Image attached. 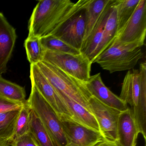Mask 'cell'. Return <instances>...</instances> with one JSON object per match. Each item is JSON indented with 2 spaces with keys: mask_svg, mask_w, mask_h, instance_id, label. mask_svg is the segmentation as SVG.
<instances>
[{
  "mask_svg": "<svg viewBox=\"0 0 146 146\" xmlns=\"http://www.w3.org/2000/svg\"><path fill=\"white\" fill-rule=\"evenodd\" d=\"M11 146H40L30 132L12 141Z\"/></svg>",
  "mask_w": 146,
  "mask_h": 146,
  "instance_id": "cell-27",
  "label": "cell"
},
{
  "mask_svg": "<svg viewBox=\"0 0 146 146\" xmlns=\"http://www.w3.org/2000/svg\"><path fill=\"white\" fill-rule=\"evenodd\" d=\"M140 1V0H115L113 5L117 12V33L130 18Z\"/></svg>",
  "mask_w": 146,
  "mask_h": 146,
  "instance_id": "cell-20",
  "label": "cell"
},
{
  "mask_svg": "<svg viewBox=\"0 0 146 146\" xmlns=\"http://www.w3.org/2000/svg\"><path fill=\"white\" fill-rule=\"evenodd\" d=\"M85 84L91 96L102 103L120 111H125L129 108L119 96L113 94L105 85L100 73L90 76Z\"/></svg>",
  "mask_w": 146,
  "mask_h": 146,
  "instance_id": "cell-12",
  "label": "cell"
},
{
  "mask_svg": "<svg viewBox=\"0 0 146 146\" xmlns=\"http://www.w3.org/2000/svg\"><path fill=\"white\" fill-rule=\"evenodd\" d=\"M97 146H119L116 141H110L105 140Z\"/></svg>",
  "mask_w": 146,
  "mask_h": 146,
  "instance_id": "cell-28",
  "label": "cell"
},
{
  "mask_svg": "<svg viewBox=\"0 0 146 146\" xmlns=\"http://www.w3.org/2000/svg\"><path fill=\"white\" fill-rule=\"evenodd\" d=\"M111 0H90L85 8L86 27L83 42L89 37ZM83 43V42H82Z\"/></svg>",
  "mask_w": 146,
  "mask_h": 146,
  "instance_id": "cell-18",
  "label": "cell"
},
{
  "mask_svg": "<svg viewBox=\"0 0 146 146\" xmlns=\"http://www.w3.org/2000/svg\"><path fill=\"white\" fill-rule=\"evenodd\" d=\"M24 104L12 101L0 96V114L20 110Z\"/></svg>",
  "mask_w": 146,
  "mask_h": 146,
  "instance_id": "cell-26",
  "label": "cell"
},
{
  "mask_svg": "<svg viewBox=\"0 0 146 146\" xmlns=\"http://www.w3.org/2000/svg\"><path fill=\"white\" fill-rule=\"evenodd\" d=\"M40 41L44 50L74 54H79L81 53L79 50L72 47L53 35L40 38Z\"/></svg>",
  "mask_w": 146,
  "mask_h": 146,
  "instance_id": "cell-23",
  "label": "cell"
},
{
  "mask_svg": "<svg viewBox=\"0 0 146 146\" xmlns=\"http://www.w3.org/2000/svg\"><path fill=\"white\" fill-rule=\"evenodd\" d=\"M86 7L70 18L52 35L80 51L85 32Z\"/></svg>",
  "mask_w": 146,
  "mask_h": 146,
  "instance_id": "cell-11",
  "label": "cell"
},
{
  "mask_svg": "<svg viewBox=\"0 0 146 146\" xmlns=\"http://www.w3.org/2000/svg\"><path fill=\"white\" fill-rule=\"evenodd\" d=\"M139 134L138 126L130 109L121 111L117 126L116 142L119 146H136Z\"/></svg>",
  "mask_w": 146,
  "mask_h": 146,
  "instance_id": "cell-14",
  "label": "cell"
},
{
  "mask_svg": "<svg viewBox=\"0 0 146 146\" xmlns=\"http://www.w3.org/2000/svg\"><path fill=\"white\" fill-rule=\"evenodd\" d=\"M0 96L12 101L25 104L26 92L23 87L0 76Z\"/></svg>",
  "mask_w": 146,
  "mask_h": 146,
  "instance_id": "cell-19",
  "label": "cell"
},
{
  "mask_svg": "<svg viewBox=\"0 0 146 146\" xmlns=\"http://www.w3.org/2000/svg\"><path fill=\"white\" fill-rule=\"evenodd\" d=\"M114 1V0H111L103 11L90 35L82 44L80 52L86 56L92 63L93 55L101 40L104 27Z\"/></svg>",
  "mask_w": 146,
  "mask_h": 146,
  "instance_id": "cell-16",
  "label": "cell"
},
{
  "mask_svg": "<svg viewBox=\"0 0 146 146\" xmlns=\"http://www.w3.org/2000/svg\"><path fill=\"white\" fill-rule=\"evenodd\" d=\"M143 56L141 48L135 45L111 46L96 58L97 63L110 73L134 69Z\"/></svg>",
  "mask_w": 146,
  "mask_h": 146,
  "instance_id": "cell-4",
  "label": "cell"
},
{
  "mask_svg": "<svg viewBox=\"0 0 146 146\" xmlns=\"http://www.w3.org/2000/svg\"><path fill=\"white\" fill-rule=\"evenodd\" d=\"M31 112V110L26 103L19 110L15 123L13 140L29 132Z\"/></svg>",
  "mask_w": 146,
  "mask_h": 146,
  "instance_id": "cell-25",
  "label": "cell"
},
{
  "mask_svg": "<svg viewBox=\"0 0 146 146\" xmlns=\"http://www.w3.org/2000/svg\"><path fill=\"white\" fill-rule=\"evenodd\" d=\"M17 39L16 30L0 12V76L7 71Z\"/></svg>",
  "mask_w": 146,
  "mask_h": 146,
  "instance_id": "cell-13",
  "label": "cell"
},
{
  "mask_svg": "<svg viewBox=\"0 0 146 146\" xmlns=\"http://www.w3.org/2000/svg\"><path fill=\"white\" fill-rule=\"evenodd\" d=\"M29 131L40 146H55L39 118L31 110Z\"/></svg>",
  "mask_w": 146,
  "mask_h": 146,
  "instance_id": "cell-21",
  "label": "cell"
},
{
  "mask_svg": "<svg viewBox=\"0 0 146 146\" xmlns=\"http://www.w3.org/2000/svg\"><path fill=\"white\" fill-rule=\"evenodd\" d=\"M119 98L128 106L133 114L139 134L146 139V63L139 70L128 71L123 81Z\"/></svg>",
  "mask_w": 146,
  "mask_h": 146,
  "instance_id": "cell-2",
  "label": "cell"
},
{
  "mask_svg": "<svg viewBox=\"0 0 146 146\" xmlns=\"http://www.w3.org/2000/svg\"><path fill=\"white\" fill-rule=\"evenodd\" d=\"M56 91L66 105L74 121L87 128L101 132L98 122L92 113L64 94Z\"/></svg>",
  "mask_w": 146,
  "mask_h": 146,
  "instance_id": "cell-15",
  "label": "cell"
},
{
  "mask_svg": "<svg viewBox=\"0 0 146 146\" xmlns=\"http://www.w3.org/2000/svg\"><path fill=\"white\" fill-rule=\"evenodd\" d=\"M90 0H41L33 10L29 23V37L52 35L65 22L87 6Z\"/></svg>",
  "mask_w": 146,
  "mask_h": 146,
  "instance_id": "cell-1",
  "label": "cell"
},
{
  "mask_svg": "<svg viewBox=\"0 0 146 146\" xmlns=\"http://www.w3.org/2000/svg\"><path fill=\"white\" fill-rule=\"evenodd\" d=\"M19 110L0 114V142L12 141Z\"/></svg>",
  "mask_w": 146,
  "mask_h": 146,
  "instance_id": "cell-22",
  "label": "cell"
},
{
  "mask_svg": "<svg viewBox=\"0 0 146 146\" xmlns=\"http://www.w3.org/2000/svg\"><path fill=\"white\" fill-rule=\"evenodd\" d=\"M59 120L65 137V146H97L106 140L100 131L87 128L72 119Z\"/></svg>",
  "mask_w": 146,
  "mask_h": 146,
  "instance_id": "cell-8",
  "label": "cell"
},
{
  "mask_svg": "<svg viewBox=\"0 0 146 146\" xmlns=\"http://www.w3.org/2000/svg\"><path fill=\"white\" fill-rule=\"evenodd\" d=\"M42 61L83 82L88 81L90 76L92 63L82 53L74 54L45 50Z\"/></svg>",
  "mask_w": 146,
  "mask_h": 146,
  "instance_id": "cell-6",
  "label": "cell"
},
{
  "mask_svg": "<svg viewBox=\"0 0 146 146\" xmlns=\"http://www.w3.org/2000/svg\"><path fill=\"white\" fill-rule=\"evenodd\" d=\"M12 141H6L0 142V146H11Z\"/></svg>",
  "mask_w": 146,
  "mask_h": 146,
  "instance_id": "cell-29",
  "label": "cell"
},
{
  "mask_svg": "<svg viewBox=\"0 0 146 146\" xmlns=\"http://www.w3.org/2000/svg\"><path fill=\"white\" fill-rule=\"evenodd\" d=\"M146 35V1L140 0L130 18L117 32L111 46L135 45L141 48Z\"/></svg>",
  "mask_w": 146,
  "mask_h": 146,
  "instance_id": "cell-7",
  "label": "cell"
},
{
  "mask_svg": "<svg viewBox=\"0 0 146 146\" xmlns=\"http://www.w3.org/2000/svg\"><path fill=\"white\" fill-rule=\"evenodd\" d=\"M24 46L27 58L31 64H36L42 61L45 50L41 44L40 39L28 36L25 41Z\"/></svg>",
  "mask_w": 146,
  "mask_h": 146,
  "instance_id": "cell-24",
  "label": "cell"
},
{
  "mask_svg": "<svg viewBox=\"0 0 146 146\" xmlns=\"http://www.w3.org/2000/svg\"><path fill=\"white\" fill-rule=\"evenodd\" d=\"M36 65L56 91L64 94L91 112L89 101L92 96L85 82L76 79L45 61H40Z\"/></svg>",
  "mask_w": 146,
  "mask_h": 146,
  "instance_id": "cell-3",
  "label": "cell"
},
{
  "mask_svg": "<svg viewBox=\"0 0 146 146\" xmlns=\"http://www.w3.org/2000/svg\"><path fill=\"white\" fill-rule=\"evenodd\" d=\"M30 78L31 84L35 86L41 95L50 105L59 119H72L66 105L36 64H31Z\"/></svg>",
  "mask_w": 146,
  "mask_h": 146,
  "instance_id": "cell-9",
  "label": "cell"
},
{
  "mask_svg": "<svg viewBox=\"0 0 146 146\" xmlns=\"http://www.w3.org/2000/svg\"><path fill=\"white\" fill-rule=\"evenodd\" d=\"M89 104L106 140L116 141L118 121L121 111L105 105L93 96L90 97Z\"/></svg>",
  "mask_w": 146,
  "mask_h": 146,
  "instance_id": "cell-10",
  "label": "cell"
},
{
  "mask_svg": "<svg viewBox=\"0 0 146 146\" xmlns=\"http://www.w3.org/2000/svg\"><path fill=\"white\" fill-rule=\"evenodd\" d=\"M26 103L39 118L55 146H65V137L58 117L50 105L32 84L30 95Z\"/></svg>",
  "mask_w": 146,
  "mask_h": 146,
  "instance_id": "cell-5",
  "label": "cell"
},
{
  "mask_svg": "<svg viewBox=\"0 0 146 146\" xmlns=\"http://www.w3.org/2000/svg\"><path fill=\"white\" fill-rule=\"evenodd\" d=\"M113 3L104 27L101 40L93 55L92 64L97 57L111 46L117 33V12Z\"/></svg>",
  "mask_w": 146,
  "mask_h": 146,
  "instance_id": "cell-17",
  "label": "cell"
}]
</instances>
